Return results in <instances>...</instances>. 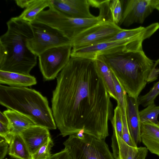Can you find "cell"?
<instances>
[{
  "label": "cell",
  "mask_w": 159,
  "mask_h": 159,
  "mask_svg": "<svg viewBox=\"0 0 159 159\" xmlns=\"http://www.w3.org/2000/svg\"><path fill=\"white\" fill-rule=\"evenodd\" d=\"M57 78L52 107L60 135L65 137L83 130L105 140L113 116V105L93 61L71 57Z\"/></svg>",
  "instance_id": "6da1fadb"
},
{
  "label": "cell",
  "mask_w": 159,
  "mask_h": 159,
  "mask_svg": "<svg viewBox=\"0 0 159 159\" xmlns=\"http://www.w3.org/2000/svg\"><path fill=\"white\" fill-rule=\"evenodd\" d=\"M6 32L0 37V70L30 75L37 56L27 47L33 37L30 23L19 16L7 22Z\"/></svg>",
  "instance_id": "7a4b0ae2"
},
{
  "label": "cell",
  "mask_w": 159,
  "mask_h": 159,
  "mask_svg": "<svg viewBox=\"0 0 159 159\" xmlns=\"http://www.w3.org/2000/svg\"><path fill=\"white\" fill-rule=\"evenodd\" d=\"M98 57L108 66L128 95L137 99L145 87L150 72L159 64V59H150L143 49L128 50Z\"/></svg>",
  "instance_id": "3957f363"
},
{
  "label": "cell",
  "mask_w": 159,
  "mask_h": 159,
  "mask_svg": "<svg viewBox=\"0 0 159 159\" xmlns=\"http://www.w3.org/2000/svg\"><path fill=\"white\" fill-rule=\"evenodd\" d=\"M0 103L27 116L36 125L50 129L57 128L47 98L34 89L1 85Z\"/></svg>",
  "instance_id": "277c9868"
},
{
  "label": "cell",
  "mask_w": 159,
  "mask_h": 159,
  "mask_svg": "<svg viewBox=\"0 0 159 159\" xmlns=\"http://www.w3.org/2000/svg\"><path fill=\"white\" fill-rule=\"evenodd\" d=\"M103 20H105L99 15L90 18L71 17L58 10L51 4L48 9L41 11L35 20L61 31L70 41L83 31Z\"/></svg>",
  "instance_id": "5b68a950"
},
{
  "label": "cell",
  "mask_w": 159,
  "mask_h": 159,
  "mask_svg": "<svg viewBox=\"0 0 159 159\" xmlns=\"http://www.w3.org/2000/svg\"><path fill=\"white\" fill-rule=\"evenodd\" d=\"M63 144L72 159H115L105 140L86 134L82 139L76 134L70 135Z\"/></svg>",
  "instance_id": "8992f818"
},
{
  "label": "cell",
  "mask_w": 159,
  "mask_h": 159,
  "mask_svg": "<svg viewBox=\"0 0 159 159\" xmlns=\"http://www.w3.org/2000/svg\"><path fill=\"white\" fill-rule=\"evenodd\" d=\"M30 23L33 37L27 41V45L38 56L50 48L71 44L70 40L59 30L35 20Z\"/></svg>",
  "instance_id": "52a82bcc"
},
{
  "label": "cell",
  "mask_w": 159,
  "mask_h": 159,
  "mask_svg": "<svg viewBox=\"0 0 159 159\" xmlns=\"http://www.w3.org/2000/svg\"><path fill=\"white\" fill-rule=\"evenodd\" d=\"M146 39L139 37L101 42L81 48L72 49L71 57L93 60L98 57L128 50L143 49V43Z\"/></svg>",
  "instance_id": "ba28073f"
},
{
  "label": "cell",
  "mask_w": 159,
  "mask_h": 159,
  "mask_svg": "<svg viewBox=\"0 0 159 159\" xmlns=\"http://www.w3.org/2000/svg\"><path fill=\"white\" fill-rule=\"evenodd\" d=\"M71 44L52 48L39 56V65L45 81L54 80L66 66L71 57Z\"/></svg>",
  "instance_id": "9c48e42d"
},
{
  "label": "cell",
  "mask_w": 159,
  "mask_h": 159,
  "mask_svg": "<svg viewBox=\"0 0 159 159\" xmlns=\"http://www.w3.org/2000/svg\"><path fill=\"white\" fill-rule=\"evenodd\" d=\"M122 29L112 21H101L83 31L71 40L72 49L106 42Z\"/></svg>",
  "instance_id": "30bf717a"
},
{
  "label": "cell",
  "mask_w": 159,
  "mask_h": 159,
  "mask_svg": "<svg viewBox=\"0 0 159 159\" xmlns=\"http://www.w3.org/2000/svg\"><path fill=\"white\" fill-rule=\"evenodd\" d=\"M154 9L152 0H127L119 24L129 26L134 23L142 24Z\"/></svg>",
  "instance_id": "8fae6325"
},
{
  "label": "cell",
  "mask_w": 159,
  "mask_h": 159,
  "mask_svg": "<svg viewBox=\"0 0 159 159\" xmlns=\"http://www.w3.org/2000/svg\"><path fill=\"white\" fill-rule=\"evenodd\" d=\"M50 4L67 16L77 18L95 17L90 12L88 0H50Z\"/></svg>",
  "instance_id": "7c38bea8"
},
{
  "label": "cell",
  "mask_w": 159,
  "mask_h": 159,
  "mask_svg": "<svg viewBox=\"0 0 159 159\" xmlns=\"http://www.w3.org/2000/svg\"><path fill=\"white\" fill-rule=\"evenodd\" d=\"M111 147L115 159H145L148 150L146 147L129 145L119 135L113 133Z\"/></svg>",
  "instance_id": "4fadbf2b"
},
{
  "label": "cell",
  "mask_w": 159,
  "mask_h": 159,
  "mask_svg": "<svg viewBox=\"0 0 159 159\" xmlns=\"http://www.w3.org/2000/svg\"><path fill=\"white\" fill-rule=\"evenodd\" d=\"M19 134L24 141L31 155L51 137L48 129L37 125L29 127Z\"/></svg>",
  "instance_id": "5bb4252c"
},
{
  "label": "cell",
  "mask_w": 159,
  "mask_h": 159,
  "mask_svg": "<svg viewBox=\"0 0 159 159\" xmlns=\"http://www.w3.org/2000/svg\"><path fill=\"white\" fill-rule=\"evenodd\" d=\"M137 98L127 95L126 116L127 124L131 136L137 146L141 142V123Z\"/></svg>",
  "instance_id": "9a60e30c"
},
{
  "label": "cell",
  "mask_w": 159,
  "mask_h": 159,
  "mask_svg": "<svg viewBox=\"0 0 159 159\" xmlns=\"http://www.w3.org/2000/svg\"><path fill=\"white\" fill-rule=\"evenodd\" d=\"M140 137L148 150L159 156V123H141Z\"/></svg>",
  "instance_id": "2e32d148"
},
{
  "label": "cell",
  "mask_w": 159,
  "mask_h": 159,
  "mask_svg": "<svg viewBox=\"0 0 159 159\" xmlns=\"http://www.w3.org/2000/svg\"><path fill=\"white\" fill-rule=\"evenodd\" d=\"M0 83L10 86L23 87L30 86L37 83L33 76L0 70Z\"/></svg>",
  "instance_id": "e0dca14e"
},
{
  "label": "cell",
  "mask_w": 159,
  "mask_h": 159,
  "mask_svg": "<svg viewBox=\"0 0 159 159\" xmlns=\"http://www.w3.org/2000/svg\"><path fill=\"white\" fill-rule=\"evenodd\" d=\"M7 118L11 134H19L24 130L36 125L29 118L18 112L8 109L3 112Z\"/></svg>",
  "instance_id": "ac0fdd59"
},
{
  "label": "cell",
  "mask_w": 159,
  "mask_h": 159,
  "mask_svg": "<svg viewBox=\"0 0 159 159\" xmlns=\"http://www.w3.org/2000/svg\"><path fill=\"white\" fill-rule=\"evenodd\" d=\"M8 148V154L16 159H31V155L19 134L13 135Z\"/></svg>",
  "instance_id": "d6986e66"
},
{
  "label": "cell",
  "mask_w": 159,
  "mask_h": 159,
  "mask_svg": "<svg viewBox=\"0 0 159 159\" xmlns=\"http://www.w3.org/2000/svg\"><path fill=\"white\" fill-rule=\"evenodd\" d=\"M110 97L116 101L113 74L107 65L98 57L93 60Z\"/></svg>",
  "instance_id": "ffe728a7"
},
{
  "label": "cell",
  "mask_w": 159,
  "mask_h": 159,
  "mask_svg": "<svg viewBox=\"0 0 159 159\" xmlns=\"http://www.w3.org/2000/svg\"><path fill=\"white\" fill-rule=\"evenodd\" d=\"M50 5V0H34L25 8L19 17L30 23L34 21L37 16Z\"/></svg>",
  "instance_id": "44dd1931"
},
{
  "label": "cell",
  "mask_w": 159,
  "mask_h": 159,
  "mask_svg": "<svg viewBox=\"0 0 159 159\" xmlns=\"http://www.w3.org/2000/svg\"><path fill=\"white\" fill-rule=\"evenodd\" d=\"M159 114V106H157L153 101L149 104L145 108L139 112L141 123L152 122L158 124L157 118Z\"/></svg>",
  "instance_id": "7402d4cb"
},
{
  "label": "cell",
  "mask_w": 159,
  "mask_h": 159,
  "mask_svg": "<svg viewBox=\"0 0 159 159\" xmlns=\"http://www.w3.org/2000/svg\"><path fill=\"white\" fill-rule=\"evenodd\" d=\"M117 105L120 107L122 113L126 114L127 93L124 88L113 74Z\"/></svg>",
  "instance_id": "603a6c76"
},
{
  "label": "cell",
  "mask_w": 159,
  "mask_h": 159,
  "mask_svg": "<svg viewBox=\"0 0 159 159\" xmlns=\"http://www.w3.org/2000/svg\"><path fill=\"white\" fill-rule=\"evenodd\" d=\"M159 94V81L156 83L148 92L143 96H139L137 99L138 104L147 107L154 101Z\"/></svg>",
  "instance_id": "cb8c5ba5"
},
{
  "label": "cell",
  "mask_w": 159,
  "mask_h": 159,
  "mask_svg": "<svg viewBox=\"0 0 159 159\" xmlns=\"http://www.w3.org/2000/svg\"><path fill=\"white\" fill-rule=\"evenodd\" d=\"M111 123L114 132L122 137L123 126L122 112L120 107L118 105L114 111V114Z\"/></svg>",
  "instance_id": "d4e9b609"
},
{
  "label": "cell",
  "mask_w": 159,
  "mask_h": 159,
  "mask_svg": "<svg viewBox=\"0 0 159 159\" xmlns=\"http://www.w3.org/2000/svg\"><path fill=\"white\" fill-rule=\"evenodd\" d=\"M51 137L48 141L31 155V159H48L52 156L51 150L53 145Z\"/></svg>",
  "instance_id": "484cf974"
},
{
  "label": "cell",
  "mask_w": 159,
  "mask_h": 159,
  "mask_svg": "<svg viewBox=\"0 0 159 159\" xmlns=\"http://www.w3.org/2000/svg\"><path fill=\"white\" fill-rule=\"evenodd\" d=\"M110 9L113 22L118 25L120 23L123 14L121 1L119 0H111Z\"/></svg>",
  "instance_id": "4316f807"
},
{
  "label": "cell",
  "mask_w": 159,
  "mask_h": 159,
  "mask_svg": "<svg viewBox=\"0 0 159 159\" xmlns=\"http://www.w3.org/2000/svg\"><path fill=\"white\" fill-rule=\"evenodd\" d=\"M122 116L123 126L121 138L129 145L137 147V146L133 140L129 133L127 124L126 115H124L122 113Z\"/></svg>",
  "instance_id": "83f0119b"
},
{
  "label": "cell",
  "mask_w": 159,
  "mask_h": 159,
  "mask_svg": "<svg viewBox=\"0 0 159 159\" xmlns=\"http://www.w3.org/2000/svg\"><path fill=\"white\" fill-rule=\"evenodd\" d=\"M13 135L11 132L9 125L0 122V136L4 139L9 145Z\"/></svg>",
  "instance_id": "f1b7e54d"
},
{
  "label": "cell",
  "mask_w": 159,
  "mask_h": 159,
  "mask_svg": "<svg viewBox=\"0 0 159 159\" xmlns=\"http://www.w3.org/2000/svg\"><path fill=\"white\" fill-rule=\"evenodd\" d=\"M48 159H72L68 149L65 147L61 151L52 154Z\"/></svg>",
  "instance_id": "f546056e"
},
{
  "label": "cell",
  "mask_w": 159,
  "mask_h": 159,
  "mask_svg": "<svg viewBox=\"0 0 159 159\" xmlns=\"http://www.w3.org/2000/svg\"><path fill=\"white\" fill-rule=\"evenodd\" d=\"M8 143L0 136V159H3L7 152Z\"/></svg>",
  "instance_id": "4dcf8cb0"
},
{
  "label": "cell",
  "mask_w": 159,
  "mask_h": 159,
  "mask_svg": "<svg viewBox=\"0 0 159 159\" xmlns=\"http://www.w3.org/2000/svg\"><path fill=\"white\" fill-rule=\"evenodd\" d=\"M159 75V68H154L150 72L147 79V83H151L156 80Z\"/></svg>",
  "instance_id": "1f68e13d"
},
{
  "label": "cell",
  "mask_w": 159,
  "mask_h": 159,
  "mask_svg": "<svg viewBox=\"0 0 159 159\" xmlns=\"http://www.w3.org/2000/svg\"><path fill=\"white\" fill-rule=\"evenodd\" d=\"M34 1V0H15V2L19 7L21 8H26Z\"/></svg>",
  "instance_id": "d6a6232c"
},
{
  "label": "cell",
  "mask_w": 159,
  "mask_h": 159,
  "mask_svg": "<svg viewBox=\"0 0 159 159\" xmlns=\"http://www.w3.org/2000/svg\"><path fill=\"white\" fill-rule=\"evenodd\" d=\"M0 122L4 124L9 125V120L6 116L1 111L0 112Z\"/></svg>",
  "instance_id": "836d02e7"
},
{
  "label": "cell",
  "mask_w": 159,
  "mask_h": 159,
  "mask_svg": "<svg viewBox=\"0 0 159 159\" xmlns=\"http://www.w3.org/2000/svg\"><path fill=\"white\" fill-rule=\"evenodd\" d=\"M152 2L154 8L159 11V0H152Z\"/></svg>",
  "instance_id": "e575fe53"
},
{
  "label": "cell",
  "mask_w": 159,
  "mask_h": 159,
  "mask_svg": "<svg viewBox=\"0 0 159 159\" xmlns=\"http://www.w3.org/2000/svg\"><path fill=\"white\" fill-rule=\"evenodd\" d=\"M7 159L6 158V159Z\"/></svg>",
  "instance_id": "d590c367"
}]
</instances>
